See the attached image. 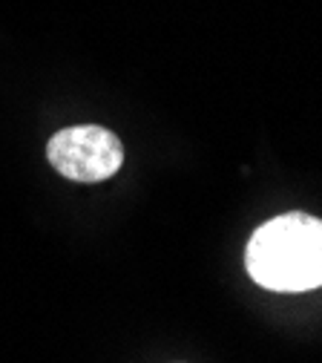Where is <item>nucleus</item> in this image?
I'll list each match as a JSON object with an SVG mask.
<instances>
[{
    "label": "nucleus",
    "mask_w": 322,
    "mask_h": 363,
    "mask_svg": "<svg viewBox=\"0 0 322 363\" xmlns=\"http://www.w3.org/2000/svg\"><path fill=\"white\" fill-rule=\"evenodd\" d=\"M245 268L256 286L299 294L322 286V219L305 211L280 213L251 234Z\"/></svg>",
    "instance_id": "f257e3e1"
},
{
    "label": "nucleus",
    "mask_w": 322,
    "mask_h": 363,
    "mask_svg": "<svg viewBox=\"0 0 322 363\" xmlns=\"http://www.w3.org/2000/svg\"><path fill=\"white\" fill-rule=\"evenodd\" d=\"M46 159L61 176L81 185H96L121 170L124 145L101 124H78L58 130L46 142Z\"/></svg>",
    "instance_id": "f03ea898"
}]
</instances>
